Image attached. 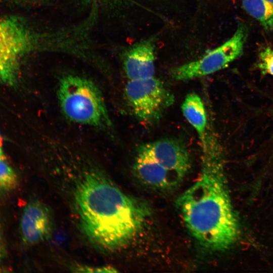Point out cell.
Segmentation results:
<instances>
[{
    "label": "cell",
    "instance_id": "30bf717a",
    "mask_svg": "<svg viewBox=\"0 0 273 273\" xmlns=\"http://www.w3.org/2000/svg\"><path fill=\"white\" fill-rule=\"evenodd\" d=\"M155 43L153 39L138 42L125 53L123 67L129 80L150 78L155 74Z\"/></svg>",
    "mask_w": 273,
    "mask_h": 273
},
{
    "label": "cell",
    "instance_id": "7c38bea8",
    "mask_svg": "<svg viewBox=\"0 0 273 273\" xmlns=\"http://www.w3.org/2000/svg\"><path fill=\"white\" fill-rule=\"evenodd\" d=\"M242 4L245 11L265 31H273V4L265 0H242Z\"/></svg>",
    "mask_w": 273,
    "mask_h": 273
},
{
    "label": "cell",
    "instance_id": "277c9868",
    "mask_svg": "<svg viewBox=\"0 0 273 273\" xmlns=\"http://www.w3.org/2000/svg\"><path fill=\"white\" fill-rule=\"evenodd\" d=\"M51 36L33 30L18 16H0V83L12 84L22 59L45 47Z\"/></svg>",
    "mask_w": 273,
    "mask_h": 273
},
{
    "label": "cell",
    "instance_id": "52a82bcc",
    "mask_svg": "<svg viewBox=\"0 0 273 273\" xmlns=\"http://www.w3.org/2000/svg\"><path fill=\"white\" fill-rule=\"evenodd\" d=\"M146 145L154 159L178 187L191 167V158L187 148L179 141L168 138Z\"/></svg>",
    "mask_w": 273,
    "mask_h": 273
},
{
    "label": "cell",
    "instance_id": "6da1fadb",
    "mask_svg": "<svg viewBox=\"0 0 273 273\" xmlns=\"http://www.w3.org/2000/svg\"><path fill=\"white\" fill-rule=\"evenodd\" d=\"M201 145L200 174L176 204L192 236L208 250L223 251L239 239L240 224L229 192L223 149L210 125Z\"/></svg>",
    "mask_w": 273,
    "mask_h": 273
},
{
    "label": "cell",
    "instance_id": "e0dca14e",
    "mask_svg": "<svg viewBox=\"0 0 273 273\" xmlns=\"http://www.w3.org/2000/svg\"><path fill=\"white\" fill-rule=\"evenodd\" d=\"M0 160H4V155L2 148V138L0 135Z\"/></svg>",
    "mask_w": 273,
    "mask_h": 273
},
{
    "label": "cell",
    "instance_id": "3957f363",
    "mask_svg": "<svg viewBox=\"0 0 273 273\" xmlns=\"http://www.w3.org/2000/svg\"><path fill=\"white\" fill-rule=\"evenodd\" d=\"M58 96L61 109L69 120L103 129L111 127L102 94L92 80L76 75L64 76L59 83Z\"/></svg>",
    "mask_w": 273,
    "mask_h": 273
},
{
    "label": "cell",
    "instance_id": "4fadbf2b",
    "mask_svg": "<svg viewBox=\"0 0 273 273\" xmlns=\"http://www.w3.org/2000/svg\"><path fill=\"white\" fill-rule=\"evenodd\" d=\"M18 184V177L13 169L4 160H0V194L13 190Z\"/></svg>",
    "mask_w": 273,
    "mask_h": 273
},
{
    "label": "cell",
    "instance_id": "5b68a950",
    "mask_svg": "<svg viewBox=\"0 0 273 273\" xmlns=\"http://www.w3.org/2000/svg\"><path fill=\"white\" fill-rule=\"evenodd\" d=\"M124 93L134 115L146 124L158 121L174 102L172 93L154 76L129 80L125 86Z\"/></svg>",
    "mask_w": 273,
    "mask_h": 273
},
{
    "label": "cell",
    "instance_id": "5bb4252c",
    "mask_svg": "<svg viewBox=\"0 0 273 273\" xmlns=\"http://www.w3.org/2000/svg\"><path fill=\"white\" fill-rule=\"evenodd\" d=\"M258 67L265 74L273 76V49L267 47L259 53Z\"/></svg>",
    "mask_w": 273,
    "mask_h": 273
},
{
    "label": "cell",
    "instance_id": "d6986e66",
    "mask_svg": "<svg viewBox=\"0 0 273 273\" xmlns=\"http://www.w3.org/2000/svg\"><path fill=\"white\" fill-rule=\"evenodd\" d=\"M28 1H38V0H28Z\"/></svg>",
    "mask_w": 273,
    "mask_h": 273
},
{
    "label": "cell",
    "instance_id": "9a60e30c",
    "mask_svg": "<svg viewBox=\"0 0 273 273\" xmlns=\"http://www.w3.org/2000/svg\"><path fill=\"white\" fill-rule=\"evenodd\" d=\"M75 269L79 272H116L118 271L115 268L107 266H99L93 267L88 266L80 265L77 266Z\"/></svg>",
    "mask_w": 273,
    "mask_h": 273
},
{
    "label": "cell",
    "instance_id": "7a4b0ae2",
    "mask_svg": "<svg viewBox=\"0 0 273 273\" xmlns=\"http://www.w3.org/2000/svg\"><path fill=\"white\" fill-rule=\"evenodd\" d=\"M74 200L87 238L109 251L129 243L150 214L147 204L123 192L98 171H86L76 183Z\"/></svg>",
    "mask_w": 273,
    "mask_h": 273
},
{
    "label": "cell",
    "instance_id": "ac0fdd59",
    "mask_svg": "<svg viewBox=\"0 0 273 273\" xmlns=\"http://www.w3.org/2000/svg\"><path fill=\"white\" fill-rule=\"evenodd\" d=\"M268 2H269L270 3L273 4V0H265Z\"/></svg>",
    "mask_w": 273,
    "mask_h": 273
},
{
    "label": "cell",
    "instance_id": "9c48e42d",
    "mask_svg": "<svg viewBox=\"0 0 273 273\" xmlns=\"http://www.w3.org/2000/svg\"><path fill=\"white\" fill-rule=\"evenodd\" d=\"M133 169L139 180L150 188L168 191L177 187L168 172L154 159L146 144L138 148Z\"/></svg>",
    "mask_w": 273,
    "mask_h": 273
},
{
    "label": "cell",
    "instance_id": "ba28073f",
    "mask_svg": "<svg viewBox=\"0 0 273 273\" xmlns=\"http://www.w3.org/2000/svg\"><path fill=\"white\" fill-rule=\"evenodd\" d=\"M53 218L47 206L39 201H32L24 208L20 231L23 241L35 245L47 240L52 232Z\"/></svg>",
    "mask_w": 273,
    "mask_h": 273
},
{
    "label": "cell",
    "instance_id": "8fae6325",
    "mask_svg": "<svg viewBox=\"0 0 273 273\" xmlns=\"http://www.w3.org/2000/svg\"><path fill=\"white\" fill-rule=\"evenodd\" d=\"M183 115L197 132L200 142L205 136L208 127L206 110L200 97L195 93L188 94L181 106Z\"/></svg>",
    "mask_w": 273,
    "mask_h": 273
},
{
    "label": "cell",
    "instance_id": "8992f818",
    "mask_svg": "<svg viewBox=\"0 0 273 273\" xmlns=\"http://www.w3.org/2000/svg\"><path fill=\"white\" fill-rule=\"evenodd\" d=\"M248 34L240 23L233 35L201 58L172 68L170 75L177 81H187L213 74L224 69L242 54Z\"/></svg>",
    "mask_w": 273,
    "mask_h": 273
},
{
    "label": "cell",
    "instance_id": "2e32d148",
    "mask_svg": "<svg viewBox=\"0 0 273 273\" xmlns=\"http://www.w3.org/2000/svg\"><path fill=\"white\" fill-rule=\"evenodd\" d=\"M6 254L5 244L0 228V263L5 257Z\"/></svg>",
    "mask_w": 273,
    "mask_h": 273
}]
</instances>
